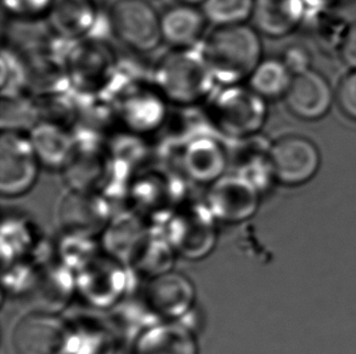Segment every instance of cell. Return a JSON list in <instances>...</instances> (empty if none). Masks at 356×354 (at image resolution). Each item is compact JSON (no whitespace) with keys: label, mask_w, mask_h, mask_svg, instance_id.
<instances>
[{"label":"cell","mask_w":356,"mask_h":354,"mask_svg":"<svg viewBox=\"0 0 356 354\" xmlns=\"http://www.w3.org/2000/svg\"><path fill=\"white\" fill-rule=\"evenodd\" d=\"M339 53L348 67L356 69V24L348 26L339 45Z\"/></svg>","instance_id":"83f0119b"},{"label":"cell","mask_w":356,"mask_h":354,"mask_svg":"<svg viewBox=\"0 0 356 354\" xmlns=\"http://www.w3.org/2000/svg\"><path fill=\"white\" fill-rule=\"evenodd\" d=\"M169 103L154 84H129L116 100L117 120L130 134L147 135L163 126Z\"/></svg>","instance_id":"9c48e42d"},{"label":"cell","mask_w":356,"mask_h":354,"mask_svg":"<svg viewBox=\"0 0 356 354\" xmlns=\"http://www.w3.org/2000/svg\"><path fill=\"white\" fill-rule=\"evenodd\" d=\"M268 101L248 85L220 87L206 102L208 123L232 141L259 135L268 119Z\"/></svg>","instance_id":"3957f363"},{"label":"cell","mask_w":356,"mask_h":354,"mask_svg":"<svg viewBox=\"0 0 356 354\" xmlns=\"http://www.w3.org/2000/svg\"><path fill=\"white\" fill-rule=\"evenodd\" d=\"M294 76L281 58H263L247 81V85L264 100H279L287 94Z\"/></svg>","instance_id":"7402d4cb"},{"label":"cell","mask_w":356,"mask_h":354,"mask_svg":"<svg viewBox=\"0 0 356 354\" xmlns=\"http://www.w3.org/2000/svg\"><path fill=\"white\" fill-rule=\"evenodd\" d=\"M214 219L208 206L181 211L170 222L169 243L188 259H201L212 251L216 243Z\"/></svg>","instance_id":"30bf717a"},{"label":"cell","mask_w":356,"mask_h":354,"mask_svg":"<svg viewBox=\"0 0 356 354\" xmlns=\"http://www.w3.org/2000/svg\"><path fill=\"white\" fill-rule=\"evenodd\" d=\"M54 0H3V9L13 19L34 21L47 17Z\"/></svg>","instance_id":"d4e9b609"},{"label":"cell","mask_w":356,"mask_h":354,"mask_svg":"<svg viewBox=\"0 0 356 354\" xmlns=\"http://www.w3.org/2000/svg\"><path fill=\"white\" fill-rule=\"evenodd\" d=\"M45 19L54 37L72 44L94 37L100 11L95 0H54Z\"/></svg>","instance_id":"4fadbf2b"},{"label":"cell","mask_w":356,"mask_h":354,"mask_svg":"<svg viewBox=\"0 0 356 354\" xmlns=\"http://www.w3.org/2000/svg\"><path fill=\"white\" fill-rule=\"evenodd\" d=\"M29 133L3 129L0 135V192L5 196H22L38 180L40 169Z\"/></svg>","instance_id":"8992f818"},{"label":"cell","mask_w":356,"mask_h":354,"mask_svg":"<svg viewBox=\"0 0 356 354\" xmlns=\"http://www.w3.org/2000/svg\"><path fill=\"white\" fill-rule=\"evenodd\" d=\"M29 71L19 53L13 49L3 48L1 51V97L3 101L19 100L29 87Z\"/></svg>","instance_id":"603a6c76"},{"label":"cell","mask_w":356,"mask_h":354,"mask_svg":"<svg viewBox=\"0 0 356 354\" xmlns=\"http://www.w3.org/2000/svg\"><path fill=\"white\" fill-rule=\"evenodd\" d=\"M105 201L92 192L73 191L60 205V220L66 232L74 237H90L105 227L107 222Z\"/></svg>","instance_id":"ac0fdd59"},{"label":"cell","mask_w":356,"mask_h":354,"mask_svg":"<svg viewBox=\"0 0 356 354\" xmlns=\"http://www.w3.org/2000/svg\"><path fill=\"white\" fill-rule=\"evenodd\" d=\"M195 290L188 278L167 272L151 278L145 292V303L156 316L172 321L183 317L193 306Z\"/></svg>","instance_id":"9a60e30c"},{"label":"cell","mask_w":356,"mask_h":354,"mask_svg":"<svg viewBox=\"0 0 356 354\" xmlns=\"http://www.w3.org/2000/svg\"><path fill=\"white\" fill-rule=\"evenodd\" d=\"M178 1H181V3H188V4L200 5V6H201L204 0H178Z\"/></svg>","instance_id":"f1b7e54d"},{"label":"cell","mask_w":356,"mask_h":354,"mask_svg":"<svg viewBox=\"0 0 356 354\" xmlns=\"http://www.w3.org/2000/svg\"><path fill=\"white\" fill-rule=\"evenodd\" d=\"M208 22L200 5L178 1L161 14L163 43L170 49H195L207 35Z\"/></svg>","instance_id":"2e32d148"},{"label":"cell","mask_w":356,"mask_h":354,"mask_svg":"<svg viewBox=\"0 0 356 354\" xmlns=\"http://www.w3.org/2000/svg\"><path fill=\"white\" fill-rule=\"evenodd\" d=\"M198 48L219 87L247 83L264 58L260 33L247 24L214 27Z\"/></svg>","instance_id":"6da1fadb"},{"label":"cell","mask_w":356,"mask_h":354,"mask_svg":"<svg viewBox=\"0 0 356 354\" xmlns=\"http://www.w3.org/2000/svg\"><path fill=\"white\" fill-rule=\"evenodd\" d=\"M152 84L169 105L206 103L218 84L200 48L170 49L154 65Z\"/></svg>","instance_id":"7a4b0ae2"},{"label":"cell","mask_w":356,"mask_h":354,"mask_svg":"<svg viewBox=\"0 0 356 354\" xmlns=\"http://www.w3.org/2000/svg\"><path fill=\"white\" fill-rule=\"evenodd\" d=\"M332 87L326 77L314 69L294 76L284 96L289 112L299 119L314 121L327 115L334 101Z\"/></svg>","instance_id":"5bb4252c"},{"label":"cell","mask_w":356,"mask_h":354,"mask_svg":"<svg viewBox=\"0 0 356 354\" xmlns=\"http://www.w3.org/2000/svg\"><path fill=\"white\" fill-rule=\"evenodd\" d=\"M305 19L303 0H254L250 21L260 35L282 38Z\"/></svg>","instance_id":"d6986e66"},{"label":"cell","mask_w":356,"mask_h":354,"mask_svg":"<svg viewBox=\"0 0 356 354\" xmlns=\"http://www.w3.org/2000/svg\"><path fill=\"white\" fill-rule=\"evenodd\" d=\"M134 354H197V345L191 331L168 321L141 331Z\"/></svg>","instance_id":"44dd1931"},{"label":"cell","mask_w":356,"mask_h":354,"mask_svg":"<svg viewBox=\"0 0 356 354\" xmlns=\"http://www.w3.org/2000/svg\"><path fill=\"white\" fill-rule=\"evenodd\" d=\"M336 101L343 115L356 121V69L343 77L337 87Z\"/></svg>","instance_id":"484cf974"},{"label":"cell","mask_w":356,"mask_h":354,"mask_svg":"<svg viewBox=\"0 0 356 354\" xmlns=\"http://www.w3.org/2000/svg\"><path fill=\"white\" fill-rule=\"evenodd\" d=\"M107 22L117 40L134 53H152L163 43L161 14L149 0H116Z\"/></svg>","instance_id":"5b68a950"},{"label":"cell","mask_w":356,"mask_h":354,"mask_svg":"<svg viewBox=\"0 0 356 354\" xmlns=\"http://www.w3.org/2000/svg\"><path fill=\"white\" fill-rule=\"evenodd\" d=\"M281 60L289 67L293 76H298L302 73L312 69V53L308 49L302 44H291L284 49Z\"/></svg>","instance_id":"4316f807"},{"label":"cell","mask_w":356,"mask_h":354,"mask_svg":"<svg viewBox=\"0 0 356 354\" xmlns=\"http://www.w3.org/2000/svg\"><path fill=\"white\" fill-rule=\"evenodd\" d=\"M207 206L216 219L232 224L241 222L257 210L258 189L236 174L224 175L209 187Z\"/></svg>","instance_id":"8fae6325"},{"label":"cell","mask_w":356,"mask_h":354,"mask_svg":"<svg viewBox=\"0 0 356 354\" xmlns=\"http://www.w3.org/2000/svg\"><path fill=\"white\" fill-rule=\"evenodd\" d=\"M31 144L42 167L63 170L77 146V136L56 120L42 119L29 131Z\"/></svg>","instance_id":"e0dca14e"},{"label":"cell","mask_w":356,"mask_h":354,"mask_svg":"<svg viewBox=\"0 0 356 354\" xmlns=\"http://www.w3.org/2000/svg\"><path fill=\"white\" fill-rule=\"evenodd\" d=\"M269 160L276 181L284 186H300L318 173L321 154L308 137L284 135L271 142Z\"/></svg>","instance_id":"ba28073f"},{"label":"cell","mask_w":356,"mask_h":354,"mask_svg":"<svg viewBox=\"0 0 356 354\" xmlns=\"http://www.w3.org/2000/svg\"><path fill=\"white\" fill-rule=\"evenodd\" d=\"M107 165V152L102 144L77 137L76 149L63 171L71 189L92 192V187L106 174Z\"/></svg>","instance_id":"ffe728a7"},{"label":"cell","mask_w":356,"mask_h":354,"mask_svg":"<svg viewBox=\"0 0 356 354\" xmlns=\"http://www.w3.org/2000/svg\"><path fill=\"white\" fill-rule=\"evenodd\" d=\"M17 354H72L77 337L67 323L49 312L24 317L14 330Z\"/></svg>","instance_id":"52a82bcc"},{"label":"cell","mask_w":356,"mask_h":354,"mask_svg":"<svg viewBox=\"0 0 356 354\" xmlns=\"http://www.w3.org/2000/svg\"><path fill=\"white\" fill-rule=\"evenodd\" d=\"M254 0H204L201 8L214 27L247 24L252 17Z\"/></svg>","instance_id":"cb8c5ba5"},{"label":"cell","mask_w":356,"mask_h":354,"mask_svg":"<svg viewBox=\"0 0 356 354\" xmlns=\"http://www.w3.org/2000/svg\"><path fill=\"white\" fill-rule=\"evenodd\" d=\"M180 162L184 173L193 181L212 185L224 176L230 157L220 140L212 135H195L185 141Z\"/></svg>","instance_id":"7c38bea8"},{"label":"cell","mask_w":356,"mask_h":354,"mask_svg":"<svg viewBox=\"0 0 356 354\" xmlns=\"http://www.w3.org/2000/svg\"><path fill=\"white\" fill-rule=\"evenodd\" d=\"M70 87L79 95L97 97L116 84L120 62L115 50L99 37L71 44L63 56Z\"/></svg>","instance_id":"277c9868"}]
</instances>
